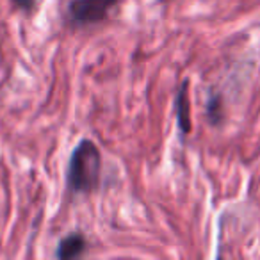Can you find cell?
I'll use <instances>...</instances> for the list:
<instances>
[{"label": "cell", "mask_w": 260, "mask_h": 260, "mask_svg": "<svg viewBox=\"0 0 260 260\" xmlns=\"http://www.w3.org/2000/svg\"><path fill=\"white\" fill-rule=\"evenodd\" d=\"M102 159L93 141L79 143L72 153L68 170V184L75 192H93L100 182Z\"/></svg>", "instance_id": "1"}, {"label": "cell", "mask_w": 260, "mask_h": 260, "mask_svg": "<svg viewBox=\"0 0 260 260\" xmlns=\"http://www.w3.org/2000/svg\"><path fill=\"white\" fill-rule=\"evenodd\" d=\"M116 4L118 0H72L68 11L75 23L87 25V23H96L107 18Z\"/></svg>", "instance_id": "2"}, {"label": "cell", "mask_w": 260, "mask_h": 260, "mask_svg": "<svg viewBox=\"0 0 260 260\" xmlns=\"http://www.w3.org/2000/svg\"><path fill=\"white\" fill-rule=\"evenodd\" d=\"M189 82L184 80L177 93V121L184 136L191 132V104H189Z\"/></svg>", "instance_id": "3"}, {"label": "cell", "mask_w": 260, "mask_h": 260, "mask_svg": "<svg viewBox=\"0 0 260 260\" xmlns=\"http://www.w3.org/2000/svg\"><path fill=\"white\" fill-rule=\"evenodd\" d=\"M84 249H86V239L80 234H72L59 242V248L55 255H57V258L68 260V258H75V256L82 255Z\"/></svg>", "instance_id": "4"}, {"label": "cell", "mask_w": 260, "mask_h": 260, "mask_svg": "<svg viewBox=\"0 0 260 260\" xmlns=\"http://www.w3.org/2000/svg\"><path fill=\"white\" fill-rule=\"evenodd\" d=\"M207 116H209L210 123L217 125L221 121V96L216 93L209 94V100H207Z\"/></svg>", "instance_id": "5"}, {"label": "cell", "mask_w": 260, "mask_h": 260, "mask_svg": "<svg viewBox=\"0 0 260 260\" xmlns=\"http://www.w3.org/2000/svg\"><path fill=\"white\" fill-rule=\"evenodd\" d=\"M15 4H18L20 8H23V9H30L32 8V4H34V0H13Z\"/></svg>", "instance_id": "6"}]
</instances>
